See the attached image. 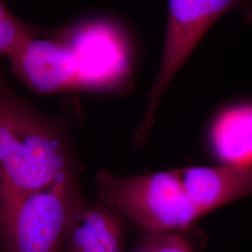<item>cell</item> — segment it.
<instances>
[{
  "label": "cell",
  "instance_id": "obj_1",
  "mask_svg": "<svg viewBox=\"0 0 252 252\" xmlns=\"http://www.w3.org/2000/svg\"><path fill=\"white\" fill-rule=\"evenodd\" d=\"M73 171L63 127L16 94L0 67V220Z\"/></svg>",
  "mask_w": 252,
  "mask_h": 252
},
{
  "label": "cell",
  "instance_id": "obj_5",
  "mask_svg": "<svg viewBox=\"0 0 252 252\" xmlns=\"http://www.w3.org/2000/svg\"><path fill=\"white\" fill-rule=\"evenodd\" d=\"M71 50L79 91L115 92L127 88L132 51L124 30L112 21L93 19L55 32Z\"/></svg>",
  "mask_w": 252,
  "mask_h": 252
},
{
  "label": "cell",
  "instance_id": "obj_8",
  "mask_svg": "<svg viewBox=\"0 0 252 252\" xmlns=\"http://www.w3.org/2000/svg\"><path fill=\"white\" fill-rule=\"evenodd\" d=\"M178 172L189 198L204 215L252 195V163L193 166Z\"/></svg>",
  "mask_w": 252,
  "mask_h": 252
},
{
  "label": "cell",
  "instance_id": "obj_7",
  "mask_svg": "<svg viewBox=\"0 0 252 252\" xmlns=\"http://www.w3.org/2000/svg\"><path fill=\"white\" fill-rule=\"evenodd\" d=\"M63 252H127L126 218L99 200L76 201L64 235Z\"/></svg>",
  "mask_w": 252,
  "mask_h": 252
},
{
  "label": "cell",
  "instance_id": "obj_10",
  "mask_svg": "<svg viewBox=\"0 0 252 252\" xmlns=\"http://www.w3.org/2000/svg\"><path fill=\"white\" fill-rule=\"evenodd\" d=\"M39 34V29L16 17L0 0V55L8 56L27 39Z\"/></svg>",
  "mask_w": 252,
  "mask_h": 252
},
{
  "label": "cell",
  "instance_id": "obj_9",
  "mask_svg": "<svg viewBox=\"0 0 252 252\" xmlns=\"http://www.w3.org/2000/svg\"><path fill=\"white\" fill-rule=\"evenodd\" d=\"M212 153L223 164L252 163V102L241 101L222 108L209 130Z\"/></svg>",
  "mask_w": 252,
  "mask_h": 252
},
{
  "label": "cell",
  "instance_id": "obj_3",
  "mask_svg": "<svg viewBox=\"0 0 252 252\" xmlns=\"http://www.w3.org/2000/svg\"><path fill=\"white\" fill-rule=\"evenodd\" d=\"M237 9L252 21V0H169L168 18L157 76L148 94L147 108L133 143L143 147L151 134L156 108L176 74L218 19Z\"/></svg>",
  "mask_w": 252,
  "mask_h": 252
},
{
  "label": "cell",
  "instance_id": "obj_2",
  "mask_svg": "<svg viewBox=\"0 0 252 252\" xmlns=\"http://www.w3.org/2000/svg\"><path fill=\"white\" fill-rule=\"evenodd\" d=\"M95 181L97 200L115 208L140 230L182 232L204 216L186 192L178 169L134 177L100 170Z\"/></svg>",
  "mask_w": 252,
  "mask_h": 252
},
{
  "label": "cell",
  "instance_id": "obj_11",
  "mask_svg": "<svg viewBox=\"0 0 252 252\" xmlns=\"http://www.w3.org/2000/svg\"><path fill=\"white\" fill-rule=\"evenodd\" d=\"M127 252H195L180 232L153 233L140 230L135 243Z\"/></svg>",
  "mask_w": 252,
  "mask_h": 252
},
{
  "label": "cell",
  "instance_id": "obj_6",
  "mask_svg": "<svg viewBox=\"0 0 252 252\" xmlns=\"http://www.w3.org/2000/svg\"><path fill=\"white\" fill-rule=\"evenodd\" d=\"M12 72L37 94L79 91L78 67L71 50L61 39H27L8 55Z\"/></svg>",
  "mask_w": 252,
  "mask_h": 252
},
{
  "label": "cell",
  "instance_id": "obj_4",
  "mask_svg": "<svg viewBox=\"0 0 252 252\" xmlns=\"http://www.w3.org/2000/svg\"><path fill=\"white\" fill-rule=\"evenodd\" d=\"M81 195L73 171L23 199L0 220L1 252H63L68 220Z\"/></svg>",
  "mask_w": 252,
  "mask_h": 252
},
{
  "label": "cell",
  "instance_id": "obj_12",
  "mask_svg": "<svg viewBox=\"0 0 252 252\" xmlns=\"http://www.w3.org/2000/svg\"><path fill=\"white\" fill-rule=\"evenodd\" d=\"M0 252H1V251H0Z\"/></svg>",
  "mask_w": 252,
  "mask_h": 252
}]
</instances>
